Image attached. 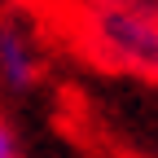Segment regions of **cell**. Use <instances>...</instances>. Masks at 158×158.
<instances>
[{
    "instance_id": "obj_1",
    "label": "cell",
    "mask_w": 158,
    "mask_h": 158,
    "mask_svg": "<svg viewBox=\"0 0 158 158\" xmlns=\"http://www.w3.org/2000/svg\"><path fill=\"white\" fill-rule=\"evenodd\" d=\"M79 35L110 70L158 79V0H84Z\"/></svg>"
},
{
    "instance_id": "obj_2",
    "label": "cell",
    "mask_w": 158,
    "mask_h": 158,
    "mask_svg": "<svg viewBox=\"0 0 158 158\" xmlns=\"http://www.w3.org/2000/svg\"><path fill=\"white\" fill-rule=\"evenodd\" d=\"M44 79V53H40L35 31L18 13L0 18V88L13 97H27Z\"/></svg>"
},
{
    "instance_id": "obj_3",
    "label": "cell",
    "mask_w": 158,
    "mask_h": 158,
    "mask_svg": "<svg viewBox=\"0 0 158 158\" xmlns=\"http://www.w3.org/2000/svg\"><path fill=\"white\" fill-rule=\"evenodd\" d=\"M0 158H27V149H22V136H18V127L9 123L5 114H0Z\"/></svg>"
}]
</instances>
